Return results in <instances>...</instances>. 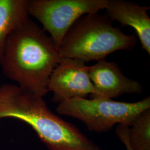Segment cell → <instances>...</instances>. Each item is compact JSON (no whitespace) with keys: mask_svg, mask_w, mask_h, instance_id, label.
<instances>
[{"mask_svg":"<svg viewBox=\"0 0 150 150\" xmlns=\"http://www.w3.org/2000/svg\"><path fill=\"white\" fill-rule=\"evenodd\" d=\"M108 0H31L29 15L36 18L59 47L65 35L79 18L105 9Z\"/></svg>","mask_w":150,"mask_h":150,"instance_id":"5b68a950","label":"cell"},{"mask_svg":"<svg viewBox=\"0 0 150 150\" xmlns=\"http://www.w3.org/2000/svg\"><path fill=\"white\" fill-rule=\"evenodd\" d=\"M148 109H150V96L135 102L74 98L59 103L56 111L80 120L91 131L103 133L116 125L130 126L140 113Z\"/></svg>","mask_w":150,"mask_h":150,"instance_id":"277c9868","label":"cell"},{"mask_svg":"<svg viewBox=\"0 0 150 150\" xmlns=\"http://www.w3.org/2000/svg\"><path fill=\"white\" fill-rule=\"evenodd\" d=\"M28 0H0V65L7 40L29 19Z\"/></svg>","mask_w":150,"mask_h":150,"instance_id":"9c48e42d","label":"cell"},{"mask_svg":"<svg viewBox=\"0 0 150 150\" xmlns=\"http://www.w3.org/2000/svg\"><path fill=\"white\" fill-rule=\"evenodd\" d=\"M127 141L132 150H150V109L140 113L129 126Z\"/></svg>","mask_w":150,"mask_h":150,"instance_id":"30bf717a","label":"cell"},{"mask_svg":"<svg viewBox=\"0 0 150 150\" xmlns=\"http://www.w3.org/2000/svg\"><path fill=\"white\" fill-rule=\"evenodd\" d=\"M90 66L80 59L62 58L52 72L48 92H52V101L59 103L74 98H86L94 92L89 76Z\"/></svg>","mask_w":150,"mask_h":150,"instance_id":"8992f818","label":"cell"},{"mask_svg":"<svg viewBox=\"0 0 150 150\" xmlns=\"http://www.w3.org/2000/svg\"><path fill=\"white\" fill-rule=\"evenodd\" d=\"M105 9L107 16L112 21L134 29L142 48L150 54V18L147 14L150 6L123 0H108Z\"/></svg>","mask_w":150,"mask_h":150,"instance_id":"ba28073f","label":"cell"},{"mask_svg":"<svg viewBox=\"0 0 150 150\" xmlns=\"http://www.w3.org/2000/svg\"><path fill=\"white\" fill-rule=\"evenodd\" d=\"M89 76L94 87L92 99H112L123 94H139L143 90L139 82L126 77L118 64L105 59L90 66Z\"/></svg>","mask_w":150,"mask_h":150,"instance_id":"52a82bcc","label":"cell"},{"mask_svg":"<svg viewBox=\"0 0 150 150\" xmlns=\"http://www.w3.org/2000/svg\"><path fill=\"white\" fill-rule=\"evenodd\" d=\"M129 126L125 125H118L116 129V134L118 139L123 143L126 148V150H132L130 148L127 141V134Z\"/></svg>","mask_w":150,"mask_h":150,"instance_id":"8fae6325","label":"cell"},{"mask_svg":"<svg viewBox=\"0 0 150 150\" xmlns=\"http://www.w3.org/2000/svg\"><path fill=\"white\" fill-rule=\"evenodd\" d=\"M112 20L98 13L79 18L65 35L59 47L62 58L99 61L118 50H130L137 43L134 35H127Z\"/></svg>","mask_w":150,"mask_h":150,"instance_id":"3957f363","label":"cell"},{"mask_svg":"<svg viewBox=\"0 0 150 150\" xmlns=\"http://www.w3.org/2000/svg\"><path fill=\"white\" fill-rule=\"evenodd\" d=\"M8 118L30 125L49 150H102L74 125L52 112L42 97L8 83L0 85V120Z\"/></svg>","mask_w":150,"mask_h":150,"instance_id":"7a4b0ae2","label":"cell"},{"mask_svg":"<svg viewBox=\"0 0 150 150\" xmlns=\"http://www.w3.org/2000/svg\"><path fill=\"white\" fill-rule=\"evenodd\" d=\"M61 59L52 38L29 18L8 36L1 65L4 75L17 86L43 97Z\"/></svg>","mask_w":150,"mask_h":150,"instance_id":"6da1fadb","label":"cell"}]
</instances>
